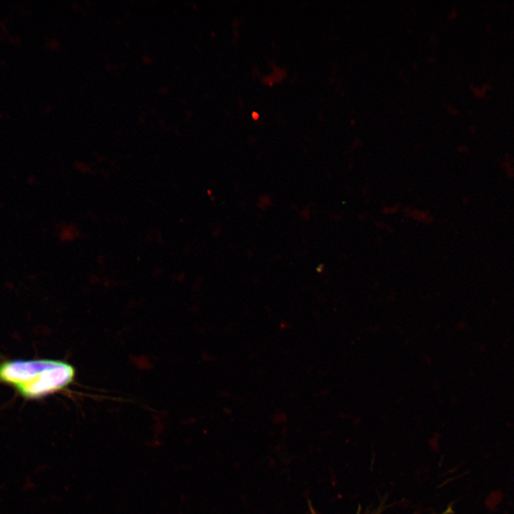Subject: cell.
<instances>
[{
  "label": "cell",
  "mask_w": 514,
  "mask_h": 514,
  "mask_svg": "<svg viewBox=\"0 0 514 514\" xmlns=\"http://www.w3.org/2000/svg\"><path fill=\"white\" fill-rule=\"evenodd\" d=\"M75 368L58 360H7L0 363V382L29 400L41 398L66 388L75 378Z\"/></svg>",
  "instance_id": "cell-1"
},
{
  "label": "cell",
  "mask_w": 514,
  "mask_h": 514,
  "mask_svg": "<svg viewBox=\"0 0 514 514\" xmlns=\"http://www.w3.org/2000/svg\"><path fill=\"white\" fill-rule=\"evenodd\" d=\"M451 508H448L446 510L443 511V513L440 514H450V513Z\"/></svg>",
  "instance_id": "cell-2"
},
{
  "label": "cell",
  "mask_w": 514,
  "mask_h": 514,
  "mask_svg": "<svg viewBox=\"0 0 514 514\" xmlns=\"http://www.w3.org/2000/svg\"><path fill=\"white\" fill-rule=\"evenodd\" d=\"M253 117L254 119H257V118H258V114H256V113H253Z\"/></svg>",
  "instance_id": "cell-3"
},
{
  "label": "cell",
  "mask_w": 514,
  "mask_h": 514,
  "mask_svg": "<svg viewBox=\"0 0 514 514\" xmlns=\"http://www.w3.org/2000/svg\"><path fill=\"white\" fill-rule=\"evenodd\" d=\"M356 514H361V510H360V509H358V512L356 513Z\"/></svg>",
  "instance_id": "cell-4"
},
{
  "label": "cell",
  "mask_w": 514,
  "mask_h": 514,
  "mask_svg": "<svg viewBox=\"0 0 514 514\" xmlns=\"http://www.w3.org/2000/svg\"><path fill=\"white\" fill-rule=\"evenodd\" d=\"M313 514H316V513H313Z\"/></svg>",
  "instance_id": "cell-5"
}]
</instances>
